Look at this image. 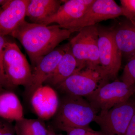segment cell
Here are the masks:
<instances>
[{
  "mask_svg": "<svg viewBox=\"0 0 135 135\" xmlns=\"http://www.w3.org/2000/svg\"><path fill=\"white\" fill-rule=\"evenodd\" d=\"M29 0H7L0 10V35H10L25 20Z\"/></svg>",
  "mask_w": 135,
  "mask_h": 135,
  "instance_id": "cell-13",
  "label": "cell"
},
{
  "mask_svg": "<svg viewBox=\"0 0 135 135\" xmlns=\"http://www.w3.org/2000/svg\"><path fill=\"white\" fill-rule=\"evenodd\" d=\"M92 130L90 127L67 128L63 129L67 135H89L90 132Z\"/></svg>",
  "mask_w": 135,
  "mask_h": 135,
  "instance_id": "cell-22",
  "label": "cell"
},
{
  "mask_svg": "<svg viewBox=\"0 0 135 135\" xmlns=\"http://www.w3.org/2000/svg\"><path fill=\"white\" fill-rule=\"evenodd\" d=\"M47 135H62L57 134L55 133V131L53 129V127L51 126H49L47 127Z\"/></svg>",
  "mask_w": 135,
  "mask_h": 135,
  "instance_id": "cell-24",
  "label": "cell"
},
{
  "mask_svg": "<svg viewBox=\"0 0 135 135\" xmlns=\"http://www.w3.org/2000/svg\"><path fill=\"white\" fill-rule=\"evenodd\" d=\"M95 0L64 1L57 13L47 20L42 25L56 23L61 28L72 30L73 26L82 18Z\"/></svg>",
  "mask_w": 135,
  "mask_h": 135,
  "instance_id": "cell-11",
  "label": "cell"
},
{
  "mask_svg": "<svg viewBox=\"0 0 135 135\" xmlns=\"http://www.w3.org/2000/svg\"><path fill=\"white\" fill-rule=\"evenodd\" d=\"M75 32L57 25H46L25 20L10 35L17 39L24 48L33 70L44 56Z\"/></svg>",
  "mask_w": 135,
  "mask_h": 135,
  "instance_id": "cell-1",
  "label": "cell"
},
{
  "mask_svg": "<svg viewBox=\"0 0 135 135\" xmlns=\"http://www.w3.org/2000/svg\"><path fill=\"white\" fill-rule=\"evenodd\" d=\"M15 125L12 122L1 118L0 119V135H15Z\"/></svg>",
  "mask_w": 135,
  "mask_h": 135,
  "instance_id": "cell-21",
  "label": "cell"
},
{
  "mask_svg": "<svg viewBox=\"0 0 135 135\" xmlns=\"http://www.w3.org/2000/svg\"><path fill=\"white\" fill-rule=\"evenodd\" d=\"M77 68L78 63L69 44V47L58 65L44 85H49L55 89L73 74Z\"/></svg>",
  "mask_w": 135,
  "mask_h": 135,
  "instance_id": "cell-16",
  "label": "cell"
},
{
  "mask_svg": "<svg viewBox=\"0 0 135 135\" xmlns=\"http://www.w3.org/2000/svg\"><path fill=\"white\" fill-rule=\"evenodd\" d=\"M125 135H135V114L131 122Z\"/></svg>",
  "mask_w": 135,
  "mask_h": 135,
  "instance_id": "cell-23",
  "label": "cell"
},
{
  "mask_svg": "<svg viewBox=\"0 0 135 135\" xmlns=\"http://www.w3.org/2000/svg\"><path fill=\"white\" fill-rule=\"evenodd\" d=\"M17 135H47V129L44 121L40 118H24L15 122Z\"/></svg>",
  "mask_w": 135,
  "mask_h": 135,
  "instance_id": "cell-18",
  "label": "cell"
},
{
  "mask_svg": "<svg viewBox=\"0 0 135 135\" xmlns=\"http://www.w3.org/2000/svg\"><path fill=\"white\" fill-rule=\"evenodd\" d=\"M69 46V43L58 46L44 56L32 70L31 83L25 88L24 96L30 101L34 92L44 85L46 80L54 71Z\"/></svg>",
  "mask_w": 135,
  "mask_h": 135,
  "instance_id": "cell-9",
  "label": "cell"
},
{
  "mask_svg": "<svg viewBox=\"0 0 135 135\" xmlns=\"http://www.w3.org/2000/svg\"><path fill=\"white\" fill-rule=\"evenodd\" d=\"M110 29L122 56L128 61L135 56V25L127 19Z\"/></svg>",
  "mask_w": 135,
  "mask_h": 135,
  "instance_id": "cell-14",
  "label": "cell"
},
{
  "mask_svg": "<svg viewBox=\"0 0 135 135\" xmlns=\"http://www.w3.org/2000/svg\"><path fill=\"white\" fill-rule=\"evenodd\" d=\"M98 113L83 97L64 95L56 113L52 118L54 130L67 128L89 127Z\"/></svg>",
  "mask_w": 135,
  "mask_h": 135,
  "instance_id": "cell-3",
  "label": "cell"
},
{
  "mask_svg": "<svg viewBox=\"0 0 135 135\" xmlns=\"http://www.w3.org/2000/svg\"><path fill=\"white\" fill-rule=\"evenodd\" d=\"M1 118L12 122L23 119V109L17 95L7 90L1 89Z\"/></svg>",
  "mask_w": 135,
  "mask_h": 135,
  "instance_id": "cell-17",
  "label": "cell"
},
{
  "mask_svg": "<svg viewBox=\"0 0 135 135\" xmlns=\"http://www.w3.org/2000/svg\"><path fill=\"white\" fill-rule=\"evenodd\" d=\"M99 66L105 80H116L120 69L122 55L116 45L110 27L99 25Z\"/></svg>",
  "mask_w": 135,
  "mask_h": 135,
  "instance_id": "cell-8",
  "label": "cell"
},
{
  "mask_svg": "<svg viewBox=\"0 0 135 135\" xmlns=\"http://www.w3.org/2000/svg\"><path fill=\"white\" fill-rule=\"evenodd\" d=\"M32 75V66L17 45L0 35L1 89L13 91L20 85L26 88Z\"/></svg>",
  "mask_w": 135,
  "mask_h": 135,
  "instance_id": "cell-2",
  "label": "cell"
},
{
  "mask_svg": "<svg viewBox=\"0 0 135 135\" xmlns=\"http://www.w3.org/2000/svg\"><path fill=\"white\" fill-rule=\"evenodd\" d=\"M123 16L135 25V0H120Z\"/></svg>",
  "mask_w": 135,
  "mask_h": 135,
  "instance_id": "cell-20",
  "label": "cell"
},
{
  "mask_svg": "<svg viewBox=\"0 0 135 135\" xmlns=\"http://www.w3.org/2000/svg\"><path fill=\"white\" fill-rule=\"evenodd\" d=\"M121 79L129 86L135 84V56L128 61L123 69Z\"/></svg>",
  "mask_w": 135,
  "mask_h": 135,
  "instance_id": "cell-19",
  "label": "cell"
},
{
  "mask_svg": "<svg viewBox=\"0 0 135 135\" xmlns=\"http://www.w3.org/2000/svg\"><path fill=\"white\" fill-rule=\"evenodd\" d=\"M99 25L83 27L69 42L73 54L78 63V68L99 66Z\"/></svg>",
  "mask_w": 135,
  "mask_h": 135,
  "instance_id": "cell-4",
  "label": "cell"
},
{
  "mask_svg": "<svg viewBox=\"0 0 135 135\" xmlns=\"http://www.w3.org/2000/svg\"><path fill=\"white\" fill-rule=\"evenodd\" d=\"M123 16V10L113 0H95L72 30L78 32L83 27L98 24L107 20Z\"/></svg>",
  "mask_w": 135,
  "mask_h": 135,
  "instance_id": "cell-10",
  "label": "cell"
},
{
  "mask_svg": "<svg viewBox=\"0 0 135 135\" xmlns=\"http://www.w3.org/2000/svg\"><path fill=\"white\" fill-rule=\"evenodd\" d=\"M134 95L118 104L103 114H98L94 121L103 135H125L135 114Z\"/></svg>",
  "mask_w": 135,
  "mask_h": 135,
  "instance_id": "cell-7",
  "label": "cell"
},
{
  "mask_svg": "<svg viewBox=\"0 0 135 135\" xmlns=\"http://www.w3.org/2000/svg\"><path fill=\"white\" fill-rule=\"evenodd\" d=\"M100 66H87L73 74L55 88L63 95L89 96L100 86L107 83Z\"/></svg>",
  "mask_w": 135,
  "mask_h": 135,
  "instance_id": "cell-5",
  "label": "cell"
},
{
  "mask_svg": "<svg viewBox=\"0 0 135 135\" xmlns=\"http://www.w3.org/2000/svg\"><path fill=\"white\" fill-rule=\"evenodd\" d=\"M135 94V84L129 86L123 81L115 80L100 86L86 98L97 112L103 114Z\"/></svg>",
  "mask_w": 135,
  "mask_h": 135,
  "instance_id": "cell-6",
  "label": "cell"
},
{
  "mask_svg": "<svg viewBox=\"0 0 135 135\" xmlns=\"http://www.w3.org/2000/svg\"><path fill=\"white\" fill-rule=\"evenodd\" d=\"M57 92L53 87L43 85L34 92L29 102L38 118L47 120L55 116L60 104Z\"/></svg>",
  "mask_w": 135,
  "mask_h": 135,
  "instance_id": "cell-12",
  "label": "cell"
},
{
  "mask_svg": "<svg viewBox=\"0 0 135 135\" xmlns=\"http://www.w3.org/2000/svg\"><path fill=\"white\" fill-rule=\"evenodd\" d=\"M64 1L61 0H29L26 16L32 23L42 24L57 13Z\"/></svg>",
  "mask_w": 135,
  "mask_h": 135,
  "instance_id": "cell-15",
  "label": "cell"
}]
</instances>
